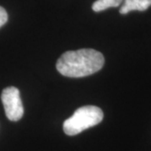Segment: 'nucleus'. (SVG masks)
<instances>
[{
  "instance_id": "obj_1",
  "label": "nucleus",
  "mask_w": 151,
  "mask_h": 151,
  "mask_svg": "<svg viewBox=\"0 0 151 151\" xmlns=\"http://www.w3.org/2000/svg\"><path fill=\"white\" fill-rule=\"evenodd\" d=\"M105 60L102 53L93 49L66 51L56 62V69L67 77H84L103 68Z\"/></svg>"
},
{
  "instance_id": "obj_2",
  "label": "nucleus",
  "mask_w": 151,
  "mask_h": 151,
  "mask_svg": "<svg viewBox=\"0 0 151 151\" xmlns=\"http://www.w3.org/2000/svg\"><path fill=\"white\" fill-rule=\"evenodd\" d=\"M103 119V113L101 108L92 105L83 106L76 109L73 115L64 122L63 130L69 136L76 135L97 125Z\"/></svg>"
},
{
  "instance_id": "obj_3",
  "label": "nucleus",
  "mask_w": 151,
  "mask_h": 151,
  "mask_svg": "<svg viewBox=\"0 0 151 151\" xmlns=\"http://www.w3.org/2000/svg\"><path fill=\"white\" fill-rule=\"evenodd\" d=\"M1 100L8 119L11 121H19L21 119L24 115V107L18 88L15 86H9L4 89Z\"/></svg>"
},
{
  "instance_id": "obj_4",
  "label": "nucleus",
  "mask_w": 151,
  "mask_h": 151,
  "mask_svg": "<svg viewBox=\"0 0 151 151\" xmlns=\"http://www.w3.org/2000/svg\"><path fill=\"white\" fill-rule=\"evenodd\" d=\"M119 13L126 14L131 11H145L151 6V0H124Z\"/></svg>"
},
{
  "instance_id": "obj_5",
  "label": "nucleus",
  "mask_w": 151,
  "mask_h": 151,
  "mask_svg": "<svg viewBox=\"0 0 151 151\" xmlns=\"http://www.w3.org/2000/svg\"><path fill=\"white\" fill-rule=\"evenodd\" d=\"M124 0H97L92 6V10L95 12H101L108 8H114L119 6Z\"/></svg>"
},
{
  "instance_id": "obj_6",
  "label": "nucleus",
  "mask_w": 151,
  "mask_h": 151,
  "mask_svg": "<svg viewBox=\"0 0 151 151\" xmlns=\"http://www.w3.org/2000/svg\"><path fill=\"white\" fill-rule=\"evenodd\" d=\"M8 21V14L6 10L0 6V28L4 25Z\"/></svg>"
}]
</instances>
